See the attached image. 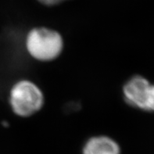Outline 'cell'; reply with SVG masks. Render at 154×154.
<instances>
[{
    "mask_svg": "<svg viewBox=\"0 0 154 154\" xmlns=\"http://www.w3.org/2000/svg\"><path fill=\"white\" fill-rule=\"evenodd\" d=\"M125 100L128 105L145 111L154 112V85L142 76H134L123 87Z\"/></svg>",
    "mask_w": 154,
    "mask_h": 154,
    "instance_id": "3957f363",
    "label": "cell"
},
{
    "mask_svg": "<svg viewBox=\"0 0 154 154\" xmlns=\"http://www.w3.org/2000/svg\"><path fill=\"white\" fill-rule=\"evenodd\" d=\"M38 1L45 6H54V5L60 3L64 0H38Z\"/></svg>",
    "mask_w": 154,
    "mask_h": 154,
    "instance_id": "5b68a950",
    "label": "cell"
},
{
    "mask_svg": "<svg viewBox=\"0 0 154 154\" xmlns=\"http://www.w3.org/2000/svg\"><path fill=\"white\" fill-rule=\"evenodd\" d=\"M10 103L15 114L19 117H27L42 109L44 96L41 89L34 82L21 80L12 87Z\"/></svg>",
    "mask_w": 154,
    "mask_h": 154,
    "instance_id": "7a4b0ae2",
    "label": "cell"
},
{
    "mask_svg": "<svg viewBox=\"0 0 154 154\" xmlns=\"http://www.w3.org/2000/svg\"><path fill=\"white\" fill-rule=\"evenodd\" d=\"M82 154H121L119 145L107 136L92 137L85 145Z\"/></svg>",
    "mask_w": 154,
    "mask_h": 154,
    "instance_id": "277c9868",
    "label": "cell"
},
{
    "mask_svg": "<svg viewBox=\"0 0 154 154\" xmlns=\"http://www.w3.org/2000/svg\"><path fill=\"white\" fill-rule=\"evenodd\" d=\"M25 45L32 58L41 62H49L61 54L63 41L57 31L47 27H35L27 34Z\"/></svg>",
    "mask_w": 154,
    "mask_h": 154,
    "instance_id": "6da1fadb",
    "label": "cell"
}]
</instances>
